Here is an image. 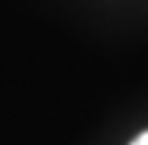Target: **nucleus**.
Segmentation results:
<instances>
[{
  "instance_id": "nucleus-1",
  "label": "nucleus",
  "mask_w": 148,
  "mask_h": 145,
  "mask_svg": "<svg viewBox=\"0 0 148 145\" xmlns=\"http://www.w3.org/2000/svg\"><path fill=\"white\" fill-rule=\"evenodd\" d=\"M130 145H148V132H143V135H138V138H135V140H133Z\"/></svg>"
}]
</instances>
